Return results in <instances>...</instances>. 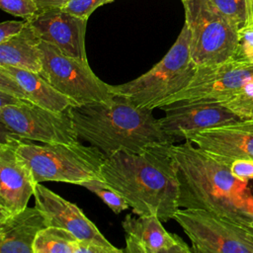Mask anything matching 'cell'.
<instances>
[{
    "mask_svg": "<svg viewBox=\"0 0 253 253\" xmlns=\"http://www.w3.org/2000/svg\"><path fill=\"white\" fill-rule=\"evenodd\" d=\"M169 149L179 181V208L209 211L242 225L253 220V192L228 165L190 140L171 143Z\"/></svg>",
    "mask_w": 253,
    "mask_h": 253,
    "instance_id": "cell-1",
    "label": "cell"
},
{
    "mask_svg": "<svg viewBox=\"0 0 253 253\" xmlns=\"http://www.w3.org/2000/svg\"><path fill=\"white\" fill-rule=\"evenodd\" d=\"M170 144L141 153L118 151L106 155L102 178L126 199L132 213L155 214L166 222L180 209L179 181Z\"/></svg>",
    "mask_w": 253,
    "mask_h": 253,
    "instance_id": "cell-2",
    "label": "cell"
},
{
    "mask_svg": "<svg viewBox=\"0 0 253 253\" xmlns=\"http://www.w3.org/2000/svg\"><path fill=\"white\" fill-rule=\"evenodd\" d=\"M66 111L78 136L106 155L118 151L141 153L176 141L163 131L153 110L137 107L124 97L71 106Z\"/></svg>",
    "mask_w": 253,
    "mask_h": 253,
    "instance_id": "cell-3",
    "label": "cell"
},
{
    "mask_svg": "<svg viewBox=\"0 0 253 253\" xmlns=\"http://www.w3.org/2000/svg\"><path fill=\"white\" fill-rule=\"evenodd\" d=\"M190 40L189 28L184 24L176 42L158 63L135 79L109 85L112 95L124 97L140 108L154 110L164 106L189 84L197 69L191 57Z\"/></svg>",
    "mask_w": 253,
    "mask_h": 253,
    "instance_id": "cell-4",
    "label": "cell"
},
{
    "mask_svg": "<svg viewBox=\"0 0 253 253\" xmlns=\"http://www.w3.org/2000/svg\"><path fill=\"white\" fill-rule=\"evenodd\" d=\"M17 153L31 169L35 181L63 182L81 186L94 177H102L106 154L94 145L79 141L36 144L21 139Z\"/></svg>",
    "mask_w": 253,
    "mask_h": 253,
    "instance_id": "cell-5",
    "label": "cell"
},
{
    "mask_svg": "<svg viewBox=\"0 0 253 253\" xmlns=\"http://www.w3.org/2000/svg\"><path fill=\"white\" fill-rule=\"evenodd\" d=\"M191 40V57L197 66L211 65L236 56L239 31L210 0H181Z\"/></svg>",
    "mask_w": 253,
    "mask_h": 253,
    "instance_id": "cell-6",
    "label": "cell"
},
{
    "mask_svg": "<svg viewBox=\"0 0 253 253\" xmlns=\"http://www.w3.org/2000/svg\"><path fill=\"white\" fill-rule=\"evenodd\" d=\"M0 121L12 135L42 143L78 141L67 111L56 112L0 92Z\"/></svg>",
    "mask_w": 253,
    "mask_h": 253,
    "instance_id": "cell-7",
    "label": "cell"
},
{
    "mask_svg": "<svg viewBox=\"0 0 253 253\" xmlns=\"http://www.w3.org/2000/svg\"><path fill=\"white\" fill-rule=\"evenodd\" d=\"M173 219L195 253H253V235L245 225L201 209L180 208Z\"/></svg>",
    "mask_w": 253,
    "mask_h": 253,
    "instance_id": "cell-8",
    "label": "cell"
},
{
    "mask_svg": "<svg viewBox=\"0 0 253 253\" xmlns=\"http://www.w3.org/2000/svg\"><path fill=\"white\" fill-rule=\"evenodd\" d=\"M42 68L40 74L75 106L106 101L114 95L109 84L101 80L83 61L63 53L57 46L41 41Z\"/></svg>",
    "mask_w": 253,
    "mask_h": 253,
    "instance_id": "cell-9",
    "label": "cell"
},
{
    "mask_svg": "<svg viewBox=\"0 0 253 253\" xmlns=\"http://www.w3.org/2000/svg\"><path fill=\"white\" fill-rule=\"evenodd\" d=\"M251 81L253 63L237 56L220 63L197 66L189 84L165 105L181 101L224 104L239 94Z\"/></svg>",
    "mask_w": 253,
    "mask_h": 253,
    "instance_id": "cell-10",
    "label": "cell"
},
{
    "mask_svg": "<svg viewBox=\"0 0 253 253\" xmlns=\"http://www.w3.org/2000/svg\"><path fill=\"white\" fill-rule=\"evenodd\" d=\"M164 116L159 125L163 131L173 139H189L197 132L240 119L226 106L216 102L181 101L160 108Z\"/></svg>",
    "mask_w": 253,
    "mask_h": 253,
    "instance_id": "cell-11",
    "label": "cell"
},
{
    "mask_svg": "<svg viewBox=\"0 0 253 253\" xmlns=\"http://www.w3.org/2000/svg\"><path fill=\"white\" fill-rule=\"evenodd\" d=\"M22 138L7 135L0 143V218L28 207L37 182L27 163L17 153Z\"/></svg>",
    "mask_w": 253,
    "mask_h": 253,
    "instance_id": "cell-12",
    "label": "cell"
},
{
    "mask_svg": "<svg viewBox=\"0 0 253 253\" xmlns=\"http://www.w3.org/2000/svg\"><path fill=\"white\" fill-rule=\"evenodd\" d=\"M35 206L43 213L48 226H57L72 232L81 241L103 246L111 253H122L124 249L113 245L75 204L37 183L34 191Z\"/></svg>",
    "mask_w": 253,
    "mask_h": 253,
    "instance_id": "cell-13",
    "label": "cell"
},
{
    "mask_svg": "<svg viewBox=\"0 0 253 253\" xmlns=\"http://www.w3.org/2000/svg\"><path fill=\"white\" fill-rule=\"evenodd\" d=\"M27 21L41 41L57 46L69 56L88 61L85 49L87 19L62 8H52L38 12Z\"/></svg>",
    "mask_w": 253,
    "mask_h": 253,
    "instance_id": "cell-14",
    "label": "cell"
},
{
    "mask_svg": "<svg viewBox=\"0 0 253 253\" xmlns=\"http://www.w3.org/2000/svg\"><path fill=\"white\" fill-rule=\"evenodd\" d=\"M186 140L230 166L236 159H253V121L239 120L206 128Z\"/></svg>",
    "mask_w": 253,
    "mask_h": 253,
    "instance_id": "cell-15",
    "label": "cell"
},
{
    "mask_svg": "<svg viewBox=\"0 0 253 253\" xmlns=\"http://www.w3.org/2000/svg\"><path fill=\"white\" fill-rule=\"evenodd\" d=\"M126 253H190L191 247L176 233L168 232L158 215L126 214L122 221Z\"/></svg>",
    "mask_w": 253,
    "mask_h": 253,
    "instance_id": "cell-16",
    "label": "cell"
},
{
    "mask_svg": "<svg viewBox=\"0 0 253 253\" xmlns=\"http://www.w3.org/2000/svg\"><path fill=\"white\" fill-rule=\"evenodd\" d=\"M0 92L41 107L64 112L75 103L53 88L39 72L0 65Z\"/></svg>",
    "mask_w": 253,
    "mask_h": 253,
    "instance_id": "cell-17",
    "label": "cell"
},
{
    "mask_svg": "<svg viewBox=\"0 0 253 253\" xmlns=\"http://www.w3.org/2000/svg\"><path fill=\"white\" fill-rule=\"evenodd\" d=\"M47 226L45 216L36 206L0 218V252L34 253L38 233Z\"/></svg>",
    "mask_w": 253,
    "mask_h": 253,
    "instance_id": "cell-18",
    "label": "cell"
},
{
    "mask_svg": "<svg viewBox=\"0 0 253 253\" xmlns=\"http://www.w3.org/2000/svg\"><path fill=\"white\" fill-rule=\"evenodd\" d=\"M40 42L41 40L27 21L20 34L0 42V65L14 66L40 73L42 68Z\"/></svg>",
    "mask_w": 253,
    "mask_h": 253,
    "instance_id": "cell-19",
    "label": "cell"
},
{
    "mask_svg": "<svg viewBox=\"0 0 253 253\" xmlns=\"http://www.w3.org/2000/svg\"><path fill=\"white\" fill-rule=\"evenodd\" d=\"M81 240L72 232L57 226L42 229L34 243V253H79Z\"/></svg>",
    "mask_w": 253,
    "mask_h": 253,
    "instance_id": "cell-20",
    "label": "cell"
},
{
    "mask_svg": "<svg viewBox=\"0 0 253 253\" xmlns=\"http://www.w3.org/2000/svg\"><path fill=\"white\" fill-rule=\"evenodd\" d=\"M81 186L98 196L117 214L130 208L126 199L102 177H94L86 180Z\"/></svg>",
    "mask_w": 253,
    "mask_h": 253,
    "instance_id": "cell-21",
    "label": "cell"
},
{
    "mask_svg": "<svg viewBox=\"0 0 253 253\" xmlns=\"http://www.w3.org/2000/svg\"><path fill=\"white\" fill-rule=\"evenodd\" d=\"M240 120L253 121V81L235 97L223 104Z\"/></svg>",
    "mask_w": 253,
    "mask_h": 253,
    "instance_id": "cell-22",
    "label": "cell"
},
{
    "mask_svg": "<svg viewBox=\"0 0 253 253\" xmlns=\"http://www.w3.org/2000/svg\"><path fill=\"white\" fill-rule=\"evenodd\" d=\"M215 8L240 31L246 21L245 0H210Z\"/></svg>",
    "mask_w": 253,
    "mask_h": 253,
    "instance_id": "cell-23",
    "label": "cell"
},
{
    "mask_svg": "<svg viewBox=\"0 0 253 253\" xmlns=\"http://www.w3.org/2000/svg\"><path fill=\"white\" fill-rule=\"evenodd\" d=\"M0 8L8 14L24 20H29L39 12L33 0H0Z\"/></svg>",
    "mask_w": 253,
    "mask_h": 253,
    "instance_id": "cell-24",
    "label": "cell"
},
{
    "mask_svg": "<svg viewBox=\"0 0 253 253\" xmlns=\"http://www.w3.org/2000/svg\"><path fill=\"white\" fill-rule=\"evenodd\" d=\"M115 0H70L62 9L83 19H89L90 15L100 6Z\"/></svg>",
    "mask_w": 253,
    "mask_h": 253,
    "instance_id": "cell-25",
    "label": "cell"
},
{
    "mask_svg": "<svg viewBox=\"0 0 253 253\" xmlns=\"http://www.w3.org/2000/svg\"><path fill=\"white\" fill-rule=\"evenodd\" d=\"M236 56L253 63V29L239 31V45Z\"/></svg>",
    "mask_w": 253,
    "mask_h": 253,
    "instance_id": "cell-26",
    "label": "cell"
},
{
    "mask_svg": "<svg viewBox=\"0 0 253 253\" xmlns=\"http://www.w3.org/2000/svg\"><path fill=\"white\" fill-rule=\"evenodd\" d=\"M232 175L240 181L253 180V159H236L229 166Z\"/></svg>",
    "mask_w": 253,
    "mask_h": 253,
    "instance_id": "cell-27",
    "label": "cell"
},
{
    "mask_svg": "<svg viewBox=\"0 0 253 253\" xmlns=\"http://www.w3.org/2000/svg\"><path fill=\"white\" fill-rule=\"evenodd\" d=\"M27 21H4L0 24V42H3L18 34L26 26Z\"/></svg>",
    "mask_w": 253,
    "mask_h": 253,
    "instance_id": "cell-28",
    "label": "cell"
},
{
    "mask_svg": "<svg viewBox=\"0 0 253 253\" xmlns=\"http://www.w3.org/2000/svg\"><path fill=\"white\" fill-rule=\"evenodd\" d=\"M69 1L70 0H33L39 9V12L52 8H63Z\"/></svg>",
    "mask_w": 253,
    "mask_h": 253,
    "instance_id": "cell-29",
    "label": "cell"
},
{
    "mask_svg": "<svg viewBox=\"0 0 253 253\" xmlns=\"http://www.w3.org/2000/svg\"><path fill=\"white\" fill-rule=\"evenodd\" d=\"M245 8H246V21L241 30L253 29V0H245Z\"/></svg>",
    "mask_w": 253,
    "mask_h": 253,
    "instance_id": "cell-30",
    "label": "cell"
},
{
    "mask_svg": "<svg viewBox=\"0 0 253 253\" xmlns=\"http://www.w3.org/2000/svg\"><path fill=\"white\" fill-rule=\"evenodd\" d=\"M245 228L253 235V220L250 221L249 223H247V224L245 225Z\"/></svg>",
    "mask_w": 253,
    "mask_h": 253,
    "instance_id": "cell-31",
    "label": "cell"
}]
</instances>
